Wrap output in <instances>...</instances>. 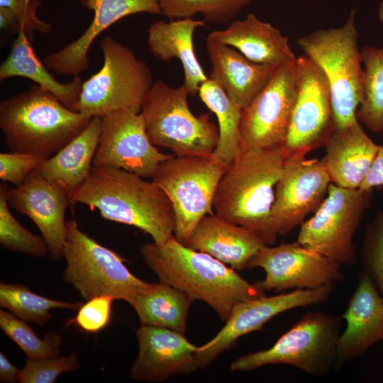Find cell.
<instances>
[{
    "label": "cell",
    "mask_w": 383,
    "mask_h": 383,
    "mask_svg": "<svg viewBox=\"0 0 383 383\" xmlns=\"http://www.w3.org/2000/svg\"><path fill=\"white\" fill-rule=\"evenodd\" d=\"M71 204L97 209L104 219L134 226L162 244L174 236L175 218L166 194L152 181L111 166H93L68 194Z\"/></svg>",
    "instance_id": "cell-1"
},
{
    "label": "cell",
    "mask_w": 383,
    "mask_h": 383,
    "mask_svg": "<svg viewBox=\"0 0 383 383\" xmlns=\"http://www.w3.org/2000/svg\"><path fill=\"white\" fill-rule=\"evenodd\" d=\"M140 254L160 282L208 304L226 321L239 302L264 295L255 284L204 252L192 249L174 235L162 244L144 243Z\"/></svg>",
    "instance_id": "cell-2"
},
{
    "label": "cell",
    "mask_w": 383,
    "mask_h": 383,
    "mask_svg": "<svg viewBox=\"0 0 383 383\" xmlns=\"http://www.w3.org/2000/svg\"><path fill=\"white\" fill-rule=\"evenodd\" d=\"M287 157L283 148L240 150L219 181L215 214L253 231L267 245L275 243L279 235L271 211Z\"/></svg>",
    "instance_id": "cell-3"
},
{
    "label": "cell",
    "mask_w": 383,
    "mask_h": 383,
    "mask_svg": "<svg viewBox=\"0 0 383 383\" xmlns=\"http://www.w3.org/2000/svg\"><path fill=\"white\" fill-rule=\"evenodd\" d=\"M91 118L38 84L0 103V128L7 148L48 158L79 135Z\"/></svg>",
    "instance_id": "cell-4"
},
{
    "label": "cell",
    "mask_w": 383,
    "mask_h": 383,
    "mask_svg": "<svg viewBox=\"0 0 383 383\" xmlns=\"http://www.w3.org/2000/svg\"><path fill=\"white\" fill-rule=\"evenodd\" d=\"M355 15L353 9L343 26L317 30L297 40L329 82L334 130L357 121L356 112L362 99V63Z\"/></svg>",
    "instance_id": "cell-5"
},
{
    "label": "cell",
    "mask_w": 383,
    "mask_h": 383,
    "mask_svg": "<svg viewBox=\"0 0 383 383\" xmlns=\"http://www.w3.org/2000/svg\"><path fill=\"white\" fill-rule=\"evenodd\" d=\"M189 91L174 88L162 80L153 82L141 106L145 130L151 143L171 150L175 155H211L219 138L211 113L195 116L189 109Z\"/></svg>",
    "instance_id": "cell-6"
},
{
    "label": "cell",
    "mask_w": 383,
    "mask_h": 383,
    "mask_svg": "<svg viewBox=\"0 0 383 383\" xmlns=\"http://www.w3.org/2000/svg\"><path fill=\"white\" fill-rule=\"evenodd\" d=\"M101 68L82 82L77 102L70 109L89 117H104L118 111L140 113L143 99L153 84L145 62L111 36L101 42Z\"/></svg>",
    "instance_id": "cell-7"
},
{
    "label": "cell",
    "mask_w": 383,
    "mask_h": 383,
    "mask_svg": "<svg viewBox=\"0 0 383 383\" xmlns=\"http://www.w3.org/2000/svg\"><path fill=\"white\" fill-rule=\"evenodd\" d=\"M342 319L323 311L305 313L272 347L237 358L231 370L248 372L268 365H287L311 376H323L336 363Z\"/></svg>",
    "instance_id": "cell-8"
},
{
    "label": "cell",
    "mask_w": 383,
    "mask_h": 383,
    "mask_svg": "<svg viewBox=\"0 0 383 383\" xmlns=\"http://www.w3.org/2000/svg\"><path fill=\"white\" fill-rule=\"evenodd\" d=\"M228 162L211 155H173L162 162L152 180L166 194L172 206L174 235L186 244L206 215L214 214L213 203Z\"/></svg>",
    "instance_id": "cell-9"
},
{
    "label": "cell",
    "mask_w": 383,
    "mask_h": 383,
    "mask_svg": "<svg viewBox=\"0 0 383 383\" xmlns=\"http://www.w3.org/2000/svg\"><path fill=\"white\" fill-rule=\"evenodd\" d=\"M63 279L88 301L98 296L133 301L148 284L133 274L125 260L83 232L74 220L66 222Z\"/></svg>",
    "instance_id": "cell-10"
},
{
    "label": "cell",
    "mask_w": 383,
    "mask_h": 383,
    "mask_svg": "<svg viewBox=\"0 0 383 383\" xmlns=\"http://www.w3.org/2000/svg\"><path fill=\"white\" fill-rule=\"evenodd\" d=\"M373 189H346L333 183L313 216L301 226L296 242L343 265L357 260L355 233L370 208Z\"/></svg>",
    "instance_id": "cell-11"
},
{
    "label": "cell",
    "mask_w": 383,
    "mask_h": 383,
    "mask_svg": "<svg viewBox=\"0 0 383 383\" xmlns=\"http://www.w3.org/2000/svg\"><path fill=\"white\" fill-rule=\"evenodd\" d=\"M296 61L275 67L267 84L242 109L240 150L284 147L297 92Z\"/></svg>",
    "instance_id": "cell-12"
},
{
    "label": "cell",
    "mask_w": 383,
    "mask_h": 383,
    "mask_svg": "<svg viewBox=\"0 0 383 383\" xmlns=\"http://www.w3.org/2000/svg\"><path fill=\"white\" fill-rule=\"evenodd\" d=\"M296 97L287 140V157L306 156L324 145L334 131L329 82L321 69L306 55L296 58Z\"/></svg>",
    "instance_id": "cell-13"
},
{
    "label": "cell",
    "mask_w": 383,
    "mask_h": 383,
    "mask_svg": "<svg viewBox=\"0 0 383 383\" xmlns=\"http://www.w3.org/2000/svg\"><path fill=\"white\" fill-rule=\"evenodd\" d=\"M249 267L264 270V279L255 283L263 292L313 289L344 279L341 265L296 241L263 246L250 260Z\"/></svg>",
    "instance_id": "cell-14"
},
{
    "label": "cell",
    "mask_w": 383,
    "mask_h": 383,
    "mask_svg": "<svg viewBox=\"0 0 383 383\" xmlns=\"http://www.w3.org/2000/svg\"><path fill=\"white\" fill-rule=\"evenodd\" d=\"M333 287L334 284L332 283L313 289H298L271 296L262 295L238 303L216 336L198 347L199 367L211 364L223 352L230 349L239 338L261 330L277 315L292 309L326 301Z\"/></svg>",
    "instance_id": "cell-15"
},
{
    "label": "cell",
    "mask_w": 383,
    "mask_h": 383,
    "mask_svg": "<svg viewBox=\"0 0 383 383\" xmlns=\"http://www.w3.org/2000/svg\"><path fill=\"white\" fill-rule=\"evenodd\" d=\"M172 156L151 143L140 113L118 111L102 117L93 166L115 167L152 179L160 164Z\"/></svg>",
    "instance_id": "cell-16"
},
{
    "label": "cell",
    "mask_w": 383,
    "mask_h": 383,
    "mask_svg": "<svg viewBox=\"0 0 383 383\" xmlns=\"http://www.w3.org/2000/svg\"><path fill=\"white\" fill-rule=\"evenodd\" d=\"M331 183L322 160L287 157L271 211L278 235H288L314 213L324 201Z\"/></svg>",
    "instance_id": "cell-17"
},
{
    "label": "cell",
    "mask_w": 383,
    "mask_h": 383,
    "mask_svg": "<svg viewBox=\"0 0 383 383\" xmlns=\"http://www.w3.org/2000/svg\"><path fill=\"white\" fill-rule=\"evenodd\" d=\"M6 198L9 206L27 216L38 227L51 258L57 261L62 257L65 216L70 204L67 191L35 170L21 185L7 188Z\"/></svg>",
    "instance_id": "cell-18"
},
{
    "label": "cell",
    "mask_w": 383,
    "mask_h": 383,
    "mask_svg": "<svg viewBox=\"0 0 383 383\" xmlns=\"http://www.w3.org/2000/svg\"><path fill=\"white\" fill-rule=\"evenodd\" d=\"M136 335L138 353L130 371L131 379L157 382L199 368L198 347L191 343L184 333L141 323Z\"/></svg>",
    "instance_id": "cell-19"
},
{
    "label": "cell",
    "mask_w": 383,
    "mask_h": 383,
    "mask_svg": "<svg viewBox=\"0 0 383 383\" xmlns=\"http://www.w3.org/2000/svg\"><path fill=\"white\" fill-rule=\"evenodd\" d=\"M94 11L91 23L84 33L58 52L48 55L44 64L57 74L77 76L89 66V50L97 36L121 18L140 13L162 14L158 0H79Z\"/></svg>",
    "instance_id": "cell-20"
},
{
    "label": "cell",
    "mask_w": 383,
    "mask_h": 383,
    "mask_svg": "<svg viewBox=\"0 0 383 383\" xmlns=\"http://www.w3.org/2000/svg\"><path fill=\"white\" fill-rule=\"evenodd\" d=\"M342 318L346 327L338 340L336 363L358 357L383 341V297L364 271L358 277Z\"/></svg>",
    "instance_id": "cell-21"
},
{
    "label": "cell",
    "mask_w": 383,
    "mask_h": 383,
    "mask_svg": "<svg viewBox=\"0 0 383 383\" xmlns=\"http://www.w3.org/2000/svg\"><path fill=\"white\" fill-rule=\"evenodd\" d=\"M322 160L331 183L357 189L369 172L379 148L358 121L334 130L326 143Z\"/></svg>",
    "instance_id": "cell-22"
},
{
    "label": "cell",
    "mask_w": 383,
    "mask_h": 383,
    "mask_svg": "<svg viewBox=\"0 0 383 383\" xmlns=\"http://www.w3.org/2000/svg\"><path fill=\"white\" fill-rule=\"evenodd\" d=\"M184 245L238 270L248 268L252 257L266 245L253 231L225 221L215 213L206 215L200 220Z\"/></svg>",
    "instance_id": "cell-23"
},
{
    "label": "cell",
    "mask_w": 383,
    "mask_h": 383,
    "mask_svg": "<svg viewBox=\"0 0 383 383\" xmlns=\"http://www.w3.org/2000/svg\"><path fill=\"white\" fill-rule=\"evenodd\" d=\"M206 47L212 65L209 78L238 106L245 108L267 84L275 67L253 62L235 48L209 38Z\"/></svg>",
    "instance_id": "cell-24"
},
{
    "label": "cell",
    "mask_w": 383,
    "mask_h": 383,
    "mask_svg": "<svg viewBox=\"0 0 383 383\" xmlns=\"http://www.w3.org/2000/svg\"><path fill=\"white\" fill-rule=\"evenodd\" d=\"M207 38L238 50L255 63L276 67L296 60L288 38L252 13L242 21H233L224 30L213 31Z\"/></svg>",
    "instance_id": "cell-25"
},
{
    "label": "cell",
    "mask_w": 383,
    "mask_h": 383,
    "mask_svg": "<svg viewBox=\"0 0 383 383\" xmlns=\"http://www.w3.org/2000/svg\"><path fill=\"white\" fill-rule=\"evenodd\" d=\"M204 24V20L192 18L169 22L157 21L148 30V45L155 57L163 62L173 58L181 61L184 74L183 85L192 96H195L201 84L209 79L196 56L193 41L195 30Z\"/></svg>",
    "instance_id": "cell-26"
},
{
    "label": "cell",
    "mask_w": 383,
    "mask_h": 383,
    "mask_svg": "<svg viewBox=\"0 0 383 383\" xmlns=\"http://www.w3.org/2000/svg\"><path fill=\"white\" fill-rule=\"evenodd\" d=\"M101 126V117H92L79 135L49 157L37 171L69 194L87 179L93 167Z\"/></svg>",
    "instance_id": "cell-27"
},
{
    "label": "cell",
    "mask_w": 383,
    "mask_h": 383,
    "mask_svg": "<svg viewBox=\"0 0 383 383\" xmlns=\"http://www.w3.org/2000/svg\"><path fill=\"white\" fill-rule=\"evenodd\" d=\"M31 42L24 31L18 33L9 56L0 66V80L16 77L30 79L70 109L79 98L83 82L81 77L74 76L67 83L57 81L36 56Z\"/></svg>",
    "instance_id": "cell-28"
},
{
    "label": "cell",
    "mask_w": 383,
    "mask_h": 383,
    "mask_svg": "<svg viewBox=\"0 0 383 383\" xmlns=\"http://www.w3.org/2000/svg\"><path fill=\"white\" fill-rule=\"evenodd\" d=\"M192 301L179 289L160 282L148 283L131 304L140 323L184 333Z\"/></svg>",
    "instance_id": "cell-29"
},
{
    "label": "cell",
    "mask_w": 383,
    "mask_h": 383,
    "mask_svg": "<svg viewBox=\"0 0 383 383\" xmlns=\"http://www.w3.org/2000/svg\"><path fill=\"white\" fill-rule=\"evenodd\" d=\"M198 93L218 120L219 138L213 154L230 163L240 150L242 109L230 99L219 84L209 78L201 84Z\"/></svg>",
    "instance_id": "cell-30"
},
{
    "label": "cell",
    "mask_w": 383,
    "mask_h": 383,
    "mask_svg": "<svg viewBox=\"0 0 383 383\" xmlns=\"http://www.w3.org/2000/svg\"><path fill=\"white\" fill-rule=\"evenodd\" d=\"M362 99L356 118L374 133L383 131V48L361 50Z\"/></svg>",
    "instance_id": "cell-31"
},
{
    "label": "cell",
    "mask_w": 383,
    "mask_h": 383,
    "mask_svg": "<svg viewBox=\"0 0 383 383\" xmlns=\"http://www.w3.org/2000/svg\"><path fill=\"white\" fill-rule=\"evenodd\" d=\"M82 303H70L40 296L21 284L0 283V306L25 321L40 326L52 318L50 310L63 309L78 311Z\"/></svg>",
    "instance_id": "cell-32"
},
{
    "label": "cell",
    "mask_w": 383,
    "mask_h": 383,
    "mask_svg": "<svg viewBox=\"0 0 383 383\" xmlns=\"http://www.w3.org/2000/svg\"><path fill=\"white\" fill-rule=\"evenodd\" d=\"M255 0H158L162 14L170 21L192 18L197 13L205 21L226 23Z\"/></svg>",
    "instance_id": "cell-33"
},
{
    "label": "cell",
    "mask_w": 383,
    "mask_h": 383,
    "mask_svg": "<svg viewBox=\"0 0 383 383\" xmlns=\"http://www.w3.org/2000/svg\"><path fill=\"white\" fill-rule=\"evenodd\" d=\"M0 328L17 344L27 359L39 360L60 355L62 338L59 334L49 333L40 338L25 321L11 312L0 310Z\"/></svg>",
    "instance_id": "cell-34"
},
{
    "label": "cell",
    "mask_w": 383,
    "mask_h": 383,
    "mask_svg": "<svg viewBox=\"0 0 383 383\" xmlns=\"http://www.w3.org/2000/svg\"><path fill=\"white\" fill-rule=\"evenodd\" d=\"M7 187L0 185V244L7 250L42 257L49 253L43 237L31 233L12 215L6 198Z\"/></svg>",
    "instance_id": "cell-35"
},
{
    "label": "cell",
    "mask_w": 383,
    "mask_h": 383,
    "mask_svg": "<svg viewBox=\"0 0 383 383\" xmlns=\"http://www.w3.org/2000/svg\"><path fill=\"white\" fill-rule=\"evenodd\" d=\"M39 0H0V26L12 33L24 31L32 40L35 31L48 33L52 26L36 14Z\"/></svg>",
    "instance_id": "cell-36"
},
{
    "label": "cell",
    "mask_w": 383,
    "mask_h": 383,
    "mask_svg": "<svg viewBox=\"0 0 383 383\" xmlns=\"http://www.w3.org/2000/svg\"><path fill=\"white\" fill-rule=\"evenodd\" d=\"M364 271L383 297V213L367 225L360 250Z\"/></svg>",
    "instance_id": "cell-37"
},
{
    "label": "cell",
    "mask_w": 383,
    "mask_h": 383,
    "mask_svg": "<svg viewBox=\"0 0 383 383\" xmlns=\"http://www.w3.org/2000/svg\"><path fill=\"white\" fill-rule=\"evenodd\" d=\"M79 367L76 353L39 360L27 359L20 370L18 382L21 383H53L63 372H70Z\"/></svg>",
    "instance_id": "cell-38"
},
{
    "label": "cell",
    "mask_w": 383,
    "mask_h": 383,
    "mask_svg": "<svg viewBox=\"0 0 383 383\" xmlns=\"http://www.w3.org/2000/svg\"><path fill=\"white\" fill-rule=\"evenodd\" d=\"M48 158L39 154L13 152L0 153V179L18 187Z\"/></svg>",
    "instance_id": "cell-39"
},
{
    "label": "cell",
    "mask_w": 383,
    "mask_h": 383,
    "mask_svg": "<svg viewBox=\"0 0 383 383\" xmlns=\"http://www.w3.org/2000/svg\"><path fill=\"white\" fill-rule=\"evenodd\" d=\"M113 300L108 296H95L82 304L71 321L87 333H97L110 322Z\"/></svg>",
    "instance_id": "cell-40"
},
{
    "label": "cell",
    "mask_w": 383,
    "mask_h": 383,
    "mask_svg": "<svg viewBox=\"0 0 383 383\" xmlns=\"http://www.w3.org/2000/svg\"><path fill=\"white\" fill-rule=\"evenodd\" d=\"M382 186H383V144L379 145L370 169L358 189L364 191Z\"/></svg>",
    "instance_id": "cell-41"
},
{
    "label": "cell",
    "mask_w": 383,
    "mask_h": 383,
    "mask_svg": "<svg viewBox=\"0 0 383 383\" xmlns=\"http://www.w3.org/2000/svg\"><path fill=\"white\" fill-rule=\"evenodd\" d=\"M20 370L13 365L3 353H0V381L12 383L18 381Z\"/></svg>",
    "instance_id": "cell-42"
},
{
    "label": "cell",
    "mask_w": 383,
    "mask_h": 383,
    "mask_svg": "<svg viewBox=\"0 0 383 383\" xmlns=\"http://www.w3.org/2000/svg\"><path fill=\"white\" fill-rule=\"evenodd\" d=\"M379 18L383 22V1L380 3L379 9Z\"/></svg>",
    "instance_id": "cell-43"
}]
</instances>
